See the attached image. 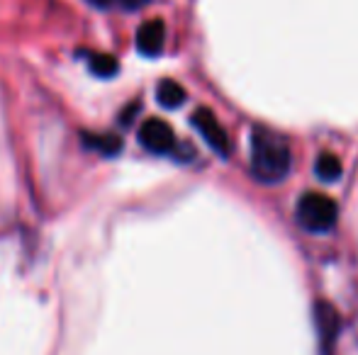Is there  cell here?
Masks as SVG:
<instances>
[{"instance_id": "1", "label": "cell", "mask_w": 358, "mask_h": 355, "mask_svg": "<svg viewBox=\"0 0 358 355\" xmlns=\"http://www.w3.org/2000/svg\"><path fill=\"white\" fill-rule=\"evenodd\" d=\"M292 153L280 134L256 127L251 132V173L266 185L283 183L290 173Z\"/></svg>"}, {"instance_id": "2", "label": "cell", "mask_w": 358, "mask_h": 355, "mask_svg": "<svg viewBox=\"0 0 358 355\" xmlns=\"http://www.w3.org/2000/svg\"><path fill=\"white\" fill-rule=\"evenodd\" d=\"M297 224L312 234H324L336 227L339 219V204L322 192H305L295 209Z\"/></svg>"}, {"instance_id": "3", "label": "cell", "mask_w": 358, "mask_h": 355, "mask_svg": "<svg viewBox=\"0 0 358 355\" xmlns=\"http://www.w3.org/2000/svg\"><path fill=\"white\" fill-rule=\"evenodd\" d=\"M190 122H193V127L198 129V134L205 139V144H208V146L213 149L217 156H222V158L229 156V153H231L229 137H227L224 127H222L220 119L215 117L213 109L198 107L193 112V117H190Z\"/></svg>"}, {"instance_id": "4", "label": "cell", "mask_w": 358, "mask_h": 355, "mask_svg": "<svg viewBox=\"0 0 358 355\" xmlns=\"http://www.w3.org/2000/svg\"><path fill=\"white\" fill-rule=\"evenodd\" d=\"M139 144L151 153H176L178 151V142H176V134L164 119H146L139 129Z\"/></svg>"}, {"instance_id": "5", "label": "cell", "mask_w": 358, "mask_h": 355, "mask_svg": "<svg viewBox=\"0 0 358 355\" xmlns=\"http://www.w3.org/2000/svg\"><path fill=\"white\" fill-rule=\"evenodd\" d=\"M315 326L317 333H320V343H322V353L331 355V346L339 338V328H341V319L336 314V309L331 307L329 302L320 299L315 302Z\"/></svg>"}, {"instance_id": "6", "label": "cell", "mask_w": 358, "mask_h": 355, "mask_svg": "<svg viewBox=\"0 0 358 355\" xmlns=\"http://www.w3.org/2000/svg\"><path fill=\"white\" fill-rule=\"evenodd\" d=\"M166 44V24L164 20H146L137 29V52L142 56H159Z\"/></svg>"}, {"instance_id": "7", "label": "cell", "mask_w": 358, "mask_h": 355, "mask_svg": "<svg viewBox=\"0 0 358 355\" xmlns=\"http://www.w3.org/2000/svg\"><path fill=\"white\" fill-rule=\"evenodd\" d=\"M185 90L180 83H176V81H171V78H166V81H161L159 83V88H156V100H159V105L161 107H166V109H176V107H180V105L185 103Z\"/></svg>"}, {"instance_id": "8", "label": "cell", "mask_w": 358, "mask_h": 355, "mask_svg": "<svg viewBox=\"0 0 358 355\" xmlns=\"http://www.w3.org/2000/svg\"><path fill=\"white\" fill-rule=\"evenodd\" d=\"M315 173H317V178L324 180V183H334V180L341 178L344 168H341L339 156H334V153L324 151V153H320V158H317Z\"/></svg>"}, {"instance_id": "9", "label": "cell", "mask_w": 358, "mask_h": 355, "mask_svg": "<svg viewBox=\"0 0 358 355\" xmlns=\"http://www.w3.org/2000/svg\"><path fill=\"white\" fill-rule=\"evenodd\" d=\"M85 144L95 151H100L103 156H115L122 149V142L113 134H85Z\"/></svg>"}, {"instance_id": "10", "label": "cell", "mask_w": 358, "mask_h": 355, "mask_svg": "<svg viewBox=\"0 0 358 355\" xmlns=\"http://www.w3.org/2000/svg\"><path fill=\"white\" fill-rule=\"evenodd\" d=\"M90 71L98 78H113L115 73L120 71V63H117V59L110 56V54H93V56H90Z\"/></svg>"}, {"instance_id": "11", "label": "cell", "mask_w": 358, "mask_h": 355, "mask_svg": "<svg viewBox=\"0 0 358 355\" xmlns=\"http://www.w3.org/2000/svg\"><path fill=\"white\" fill-rule=\"evenodd\" d=\"M93 8L100 10H110V8H120V0H88Z\"/></svg>"}, {"instance_id": "12", "label": "cell", "mask_w": 358, "mask_h": 355, "mask_svg": "<svg viewBox=\"0 0 358 355\" xmlns=\"http://www.w3.org/2000/svg\"><path fill=\"white\" fill-rule=\"evenodd\" d=\"M146 3H149V0H120V8L122 10H139V8H144Z\"/></svg>"}]
</instances>
